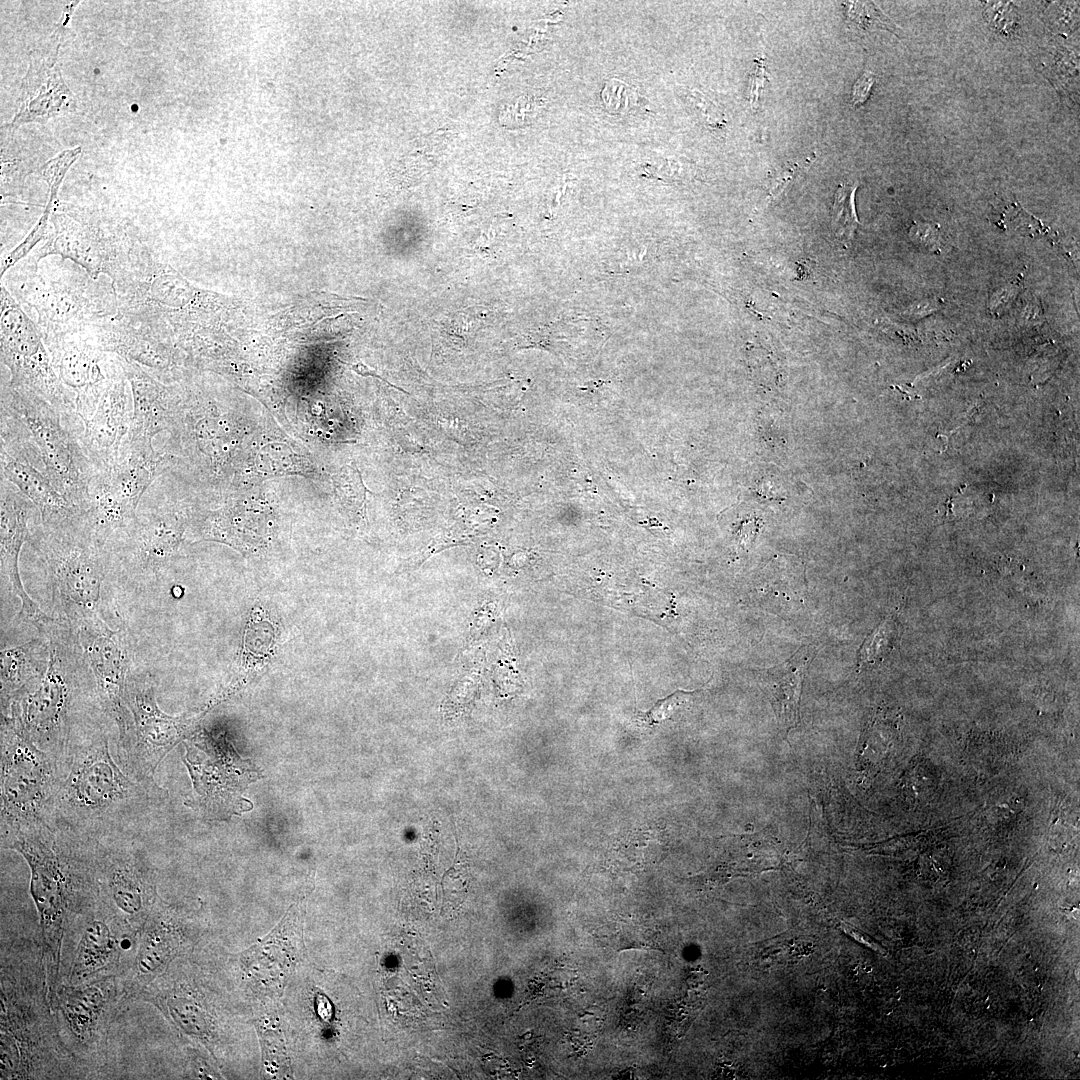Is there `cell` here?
Returning a JSON list of instances; mask_svg holds the SVG:
<instances>
[{"label":"cell","instance_id":"1","mask_svg":"<svg viewBox=\"0 0 1080 1080\" xmlns=\"http://www.w3.org/2000/svg\"><path fill=\"white\" fill-rule=\"evenodd\" d=\"M49 824L76 837L130 838L157 818L166 794L157 783L123 770L104 733L94 731L56 762Z\"/></svg>","mask_w":1080,"mask_h":1080},{"label":"cell","instance_id":"2","mask_svg":"<svg viewBox=\"0 0 1080 1080\" xmlns=\"http://www.w3.org/2000/svg\"><path fill=\"white\" fill-rule=\"evenodd\" d=\"M1 844L21 854L30 868V894L39 916L52 1004L66 934L98 899L94 841L42 824L1 837Z\"/></svg>","mask_w":1080,"mask_h":1080},{"label":"cell","instance_id":"3","mask_svg":"<svg viewBox=\"0 0 1080 1080\" xmlns=\"http://www.w3.org/2000/svg\"><path fill=\"white\" fill-rule=\"evenodd\" d=\"M1 947V1079L71 1078L78 1067L60 1038L41 941Z\"/></svg>","mask_w":1080,"mask_h":1080},{"label":"cell","instance_id":"4","mask_svg":"<svg viewBox=\"0 0 1080 1080\" xmlns=\"http://www.w3.org/2000/svg\"><path fill=\"white\" fill-rule=\"evenodd\" d=\"M49 645V663L42 680L12 701L7 715L26 737L55 762L95 730L79 726L84 703L87 658L69 625L52 619L37 629ZM97 692V691H96Z\"/></svg>","mask_w":1080,"mask_h":1080},{"label":"cell","instance_id":"5","mask_svg":"<svg viewBox=\"0 0 1080 1080\" xmlns=\"http://www.w3.org/2000/svg\"><path fill=\"white\" fill-rule=\"evenodd\" d=\"M0 411V449L34 466L83 510L96 473L79 440L83 427L62 423L59 409L22 387H2Z\"/></svg>","mask_w":1080,"mask_h":1080},{"label":"cell","instance_id":"6","mask_svg":"<svg viewBox=\"0 0 1080 1080\" xmlns=\"http://www.w3.org/2000/svg\"><path fill=\"white\" fill-rule=\"evenodd\" d=\"M27 542L42 560L54 603L76 633L107 627L100 614L102 586L116 569L109 544L93 535L82 511L56 526L40 524Z\"/></svg>","mask_w":1080,"mask_h":1080},{"label":"cell","instance_id":"7","mask_svg":"<svg viewBox=\"0 0 1080 1080\" xmlns=\"http://www.w3.org/2000/svg\"><path fill=\"white\" fill-rule=\"evenodd\" d=\"M57 764L1 714V837L49 824Z\"/></svg>","mask_w":1080,"mask_h":1080},{"label":"cell","instance_id":"8","mask_svg":"<svg viewBox=\"0 0 1080 1080\" xmlns=\"http://www.w3.org/2000/svg\"><path fill=\"white\" fill-rule=\"evenodd\" d=\"M128 1001L118 975L59 983L52 1009L63 1045L78 1069L102 1064L111 1024Z\"/></svg>","mask_w":1080,"mask_h":1080},{"label":"cell","instance_id":"9","mask_svg":"<svg viewBox=\"0 0 1080 1080\" xmlns=\"http://www.w3.org/2000/svg\"><path fill=\"white\" fill-rule=\"evenodd\" d=\"M128 838L94 841L98 900L138 934L161 902L153 867Z\"/></svg>","mask_w":1080,"mask_h":1080},{"label":"cell","instance_id":"10","mask_svg":"<svg viewBox=\"0 0 1080 1080\" xmlns=\"http://www.w3.org/2000/svg\"><path fill=\"white\" fill-rule=\"evenodd\" d=\"M0 332L1 359L11 376L8 385L37 393L65 419L78 416L52 366L41 330L3 286Z\"/></svg>","mask_w":1080,"mask_h":1080},{"label":"cell","instance_id":"11","mask_svg":"<svg viewBox=\"0 0 1080 1080\" xmlns=\"http://www.w3.org/2000/svg\"><path fill=\"white\" fill-rule=\"evenodd\" d=\"M137 936L97 899L66 934L65 941L76 937V943L60 982L79 984L104 976H122L134 953Z\"/></svg>","mask_w":1080,"mask_h":1080},{"label":"cell","instance_id":"12","mask_svg":"<svg viewBox=\"0 0 1080 1080\" xmlns=\"http://www.w3.org/2000/svg\"><path fill=\"white\" fill-rule=\"evenodd\" d=\"M126 702L132 715V731L118 756L135 776L153 781L158 765L189 733L193 721L165 714L157 704L152 682L132 671L126 684Z\"/></svg>","mask_w":1080,"mask_h":1080},{"label":"cell","instance_id":"13","mask_svg":"<svg viewBox=\"0 0 1080 1080\" xmlns=\"http://www.w3.org/2000/svg\"><path fill=\"white\" fill-rule=\"evenodd\" d=\"M94 278L81 273H36L26 302L38 314L44 342L75 334L89 322L112 312L111 294H100Z\"/></svg>","mask_w":1080,"mask_h":1080},{"label":"cell","instance_id":"14","mask_svg":"<svg viewBox=\"0 0 1080 1080\" xmlns=\"http://www.w3.org/2000/svg\"><path fill=\"white\" fill-rule=\"evenodd\" d=\"M75 334L45 341L52 366L82 422L89 420L117 372L121 359H108L98 341Z\"/></svg>","mask_w":1080,"mask_h":1080},{"label":"cell","instance_id":"15","mask_svg":"<svg viewBox=\"0 0 1080 1080\" xmlns=\"http://www.w3.org/2000/svg\"><path fill=\"white\" fill-rule=\"evenodd\" d=\"M187 517L174 506H155L141 514L132 527L111 545L116 567L138 575H156L177 553Z\"/></svg>","mask_w":1080,"mask_h":1080},{"label":"cell","instance_id":"16","mask_svg":"<svg viewBox=\"0 0 1080 1080\" xmlns=\"http://www.w3.org/2000/svg\"><path fill=\"white\" fill-rule=\"evenodd\" d=\"M90 664L98 701L117 728L118 748L132 731V715L126 702V684L131 672V656L123 628L109 626L77 635Z\"/></svg>","mask_w":1080,"mask_h":1080},{"label":"cell","instance_id":"17","mask_svg":"<svg viewBox=\"0 0 1080 1080\" xmlns=\"http://www.w3.org/2000/svg\"><path fill=\"white\" fill-rule=\"evenodd\" d=\"M75 4L66 7L53 33L31 50L29 68L22 81L20 105L12 126L45 122L75 110V99L63 81L58 64V50Z\"/></svg>","mask_w":1080,"mask_h":1080},{"label":"cell","instance_id":"18","mask_svg":"<svg viewBox=\"0 0 1080 1080\" xmlns=\"http://www.w3.org/2000/svg\"><path fill=\"white\" fill-rule=\"evenodd\" d=\"M185 744L186 764L192 782L194 799L192 804L211 817L230 815L235 809L234 770L239 759L226 741L212 738L202 733Z\"/></svg>","mask_w":1080,"mask_h":1080},{"label":"cell","instance_id":"19","mask_svg":"<svg viewBox=\"0 0 1080 1080\" xmlns=\"http://www.w3.org/2000/svg\"><path fill=\"white\" fill-rule=\"evenodd\" d=\"M182 925L173 909L163 900L142 926L130 963L121 976L127 997L139 993L161 975L181 953L184 946Z\"/></svg>","mask_w":1080,"mask_h":1080},{"label":"cell","instance_id":"20","mask_svg":"<svg viewBox=\"0 0 1080 1080\" xmlns=\"http://www.w3.org/2000/svg\"><path fill=\"white\" fill-rule=\"evenodd\" d=\"M184 420H175L171 431H181L189 456L210 480L218 481L238 444V428L230 413L211 402L189 404Z\"/></svg>","mask_w":1080,"mask_h":1080},{"label":"cell","instance_id":"21","mask_svg":"<svg viewBox=\"0 0 1080 1080\" xmlns=\"http://www.w3.org/2000/svg\"><path fill=\"white\" fill-rule=\"evenodd\" d=\"M0 486L1 575L6 578L11 592L21 600L19 616L37 628L51 617L43 613L26 593L20 578L18 560L20 550L30 533L29 520L39 510L16 486L2 476Z\"/></svg>","mask_w":1080,"mask_h":1080},{"label":"cell","instance_id":"22","mask_svg":"<svg viewBox=\"0 0 1080 1080\" xmlns=\"http://www.w3.org/2000/svg\"><path fill=\"white\" fill-rule=\"evenodd\" d=\"M128 384L122 367L101 396L93 416L83 422L79 440L96 472L114 465L129 432L132 406Z\"/></svg>","mask_w":1080,"mask_h":1080},{"label":"cell","instance_id":"23","mask_svg":"<svg viewBox=\"0 0 1080 1080\" xmlns=\"http://www.w3.org/2000/svg\"><path fill=\"white\" fill-rule=\"evenodd\" d=\"M121 361L132 394V420L127 439L152 445L158 433L171 429L178 411L177 404L170 389L140 365Z\"/></svg>","mask_w":1080,"mask_h":1080},{"label":"cell","instance_id":"24","mask_svg":"<svg viewBox=\"0 0 1080 1080\" xmlns=\"http://www.w3.org/2000/svg\"><path fill=\"white\" fill-rule=\"evenodd\" d=\"M53 222L54 233L39 251L38 259L57 254L62 260L76 263L94 279L103 273L114 275L115 250L99 231L60 215Z\"/></svg>","mask_w":1080,"mask_h":1080},{"label":"cell","instance_id":"25","mask_svg":"<svg viewBox=\"0 0 1080 1080\" xmlns=\"http://www.w3.org/2000/svg\"><path fill=\"white\" fill-rule=\"evenodd\" d=\"M817 650L816 645L803 646L784 663L765 670L761 675V687L769 697L779 726L786 734L799 722L803 679Z\"/></svg>","mask_w":1080,"mask_h":1080},{"label":"cell","instance_id":"26","mask_svg":"<svg viewBox=\"0 0 1080 1080\" xmlns=\"http://www.w3.org/2000/svg\"><path fill=\"white\" fill-rule=\"evenodd\" d=\"M1 476L16 486L39 510L43 526H56L81 509L70 503L38 469L0 449Z\"/></svg>","mask_w":1080,"mask_h":1080},{"label":"cell","instance_id":"27","mask_svg":"<svg viewBox=\"0 0 1080 1080\" xmlns=\"http://www.w3.org/2000/svg\"><path fill=\"white\" fill-rule=\"evenodd\" d=\"M49 663L47 641L32 640L1 651V714L18 696L44 677Z\"/></svg>","mask_w":1080,"mask_h":1080},{"label":"cell","instance_id":"28","mask_svg":"<svg viewBox=\"0 0 1080 1080\" xmlns=\"http://www.w3.org/2000/svg\"><path fill=\"white\" fill-rule=\"evenodd\" d=\"M857 181L842 182L837 188L831 209V226L835 237L845 246L851 242L859 222L855 211Z\"/></svg>","mask_w":1080,"mask_h":1080},{"label":"cell","instance_id":"29","mask_svg":"<svg viewBox=\"0 0 1080 1080\" xmlns=\"http://www.w3.org/2000/svg\"><path fill=\"white\" fill-rule=\"evenodd\" d=\"M1047 60L1042 62L1044 73L1058 91L1073 90L1078 93L1079 59L1078 50L1065 46L1050 49Z\"/></svg>","mask_w":1080,"mask_h":1080},{"label":"cell","instance_id":"30","mask_svg":"<svg viewBox=\"0 0 1080 1080\" xmlns=\"http://www.w3.org/2000/svg\"><path fill=\"white\" fill-rule=\"evenodd\" d=\"M898 637V624L894 617L884 620L863 642L858 652L860 666L882 661L892 650Z\"/></svg>","mask_w":1080,"mask_h":1080},{"label":"cell","instance_id":"31","mask_svg":"<svg viewBox=\"0 0 1080 1080\" xmlns=\"http://www.w3.org/2000/svg\"><path fill=\"white\" fill-rule=\"evenodd\" d=\"M847 21L859 31L888 30L899 36V27L891 21L873 2H844Z\"/></svg>","mask_w":1080,"mask_h":1080},{"label":"cell","instance_id":"32","mask_svg":"<svg viewBox=\"0 0 1080 1080\" xmlns=\"http://www.w3.org/2000/svg\"><path fill=\"white\" fill-rule=\"evenodd\" d=\"M1079 2H1051L1044 15L1048 29L1057 35L1068 36L1079 24Z\"/></svg>","mask_w":1080,"mask_h":1080},{"label":"cell","instance_id":"33","mask_svg":"<svg viewBox=\"0 0 1080 1080\" xmlns=\"http://www.w3.org/2000/svg\"><path fill=\"white\" fill-rule=\"evenodd\" d=\"M984 16L991 29L1008 37L1015 33L1020 19L1015 5L1003 1L985 2Z\"/></svg>","mask_w":1080,"mask_h":1080},{"label":"cell","instance_id":"34","mask_svg":"<svg viewBox=\"0 0 1080 1080\" xmlns=\"http://www.w3.org/2000/svg\"><path fill=\"white\" fill-rule=\"evenodd\" d=\"M696 692L677 691L669 697L659 700L649 711L643 714L649 724L660 723L668 718L676 709L687 704Z\"/></svg>","mask_w":1080,"mask_h":1080},{"label":"cell","instance_id":"35","mask_svg":"<svg viewBox=\"0 0 1080 1080\" xmlns=\"http://www.w3.org/2000/svg\"><path fill=\"white\" fill-rule=\"evenodd\" d=\"M798 163L789 164L771 177L768 185V195L771 199H777L786 193L787 187L793 182L800 171Z\"/></svg>","mask_w":1080,"mask_h":1080},{"label":"cell","instance_id":"36","mask_svg":"<svg viewBox=\"0 0 1080 1080\" xmlns=\"http://www.w3.org/2000/svg\"><path fill=\"white\" fill-rule=\"evenodd\" d=\"M876 79L877 75L870 70H865L861 74L852 87L851 101L853 106H860L866 102Z\"/></svg>","mask_w":1080,"mask_h":1080},{"label":"cell","instance_id":"37","mask_svg":"<svg viewBox=\"0 0 1080 1080\" xmlns=\"http://www.w3.org/2000/svg\"><path fill=\"white\" fill-rule=\"evenodd\" d=\"M1021 286V279H1018L995 292L990 299L989 309L996 313L1008 305L1016 297Z\"/></svg>","mask_w":1080,"mask_h":1080},{"label":"cell","instance_id":"38","mask_svg":"<svg viewBox=\"0 0 1080 1080\" xmlns=\"http://www.w3.org/2000/svg\"><path fill=\"white\" fill-rule=\"evenodd\" d=\"M767 74L764 66L763 59L755 60V69L752 73L750 84V102L753 108H756L757 102L761 96L765 81H767Z\"/></svg>","mask_w":1080,"mask_h":1080},{"label":"cell","instance_id":"39","mask_svg":"<svg viewBox=\"0 0 1080 1080\" xmlns=\"http://www.w3.org/2000/svg\"><path fill=\"white\" fill-rule=\"evenodd\" d=\"M910 236L920 243L934 244L938 236V226L929 222H914Z\"/></svg>","mask_w":1080,"mask_h":1080},{"label":"cell","instance_id":"40","mask_svg":"<svg viewBox=\"0 0 1080 1080\" xmlns=\"http://www.w3.org/2000/svg\"><path fill=\"white\" fill-rule=\"evenodd\" d=\"M351 369H352V370H353L354 372H356L357 374L361 375V376H372V377H376V378H378V379H380V380L384 381V382H385L386 384H388V385H390V386H392V387H394V388H396V389H399V390H400V391H402V392H405V391H404L403 389H401V388H399V387H397V386H395V385H393V384L389 383V382H388V381H387V380H386L385 378H383V377H381L380 375L376 374V373H375L374 371L370 370V369H369V368H368V367H367L366 365H364V364H362V363H357V364H353V365L351 366ZM405 393H406V392H405Z\"/></svg>","mask_w":1080,"mask_h":1080},{"label":"cell","instance_id":"41","mask_svg":"<svg viewBox=\"0 0 1080 1080\" xmlns=\"http://www.w3.org/2000/svg\"><path fill=\"white\" fill-rule=\"evenodd\" d=\"M330 1010H331L330 1003L326 999L322 998V999L318 1000V1012H319V1014L323 1015V1017H325V1018H328L330 1016V1014H331Z\"/></svg>","mask_w":1080,"mask_h":1080}]
</instances>
